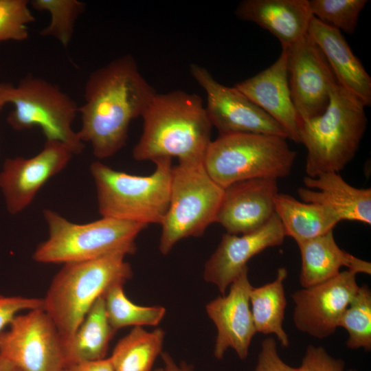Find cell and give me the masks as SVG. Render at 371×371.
<instances>
[{"label": "cell", "mask_w": 371, "mask_h": 371, "mask_svg": "<svg viewBox=\"0 0 371 371\" xmlns=\"http://www.w3.org/2000/svg\"><path fill=\"white\" fill-rule=\"evenodd\" d=\"M161 358L164 363L163 371H193L191 366L185 363L178 365L167 352H162Z\"/></svg>", "instance_id": "obj_36"}, {"label": "cell", "mask_w": 371, "mask_h": 371, "mask_svg": "<svg viewBox=\"0 0 371 371\" xmlns=\"http://www.w3.org/2000/svg\"><path fill=\"white\" fill-rule=\"evenodd\" d=\"M274 212L285 236L294 239L297 244L333 231L341 221L323 205L306 203L279 192L274 199Z\"/></svg>", "instance_id": "obj_23"}, {"label": "cell", "mask_w": 371, "mask_h": 371, "mask_svg": "<svg viewBox=\"0 0 371 371\" xmlns=\"http://www.w3.org/2000/svg\"><path fill=\"white\" fill-rule=\"evenodd\" d=\"M156 93L130 54L96 69L86 81L85 102L78 106L79 138L91 144L98 159L112 157L125 146L131 122L143 115Z\"/></svg>", "instance_id": "obj_1"}, {"label": "cell", "mask_w": 371, "mask_h": 371, "mask_svg": "<svg viewBox=\"0 0 371 371\" xmlns=\"http://www.w3.org/2000/svg\"><path fill=\"white\" fill-rule=\"evenodd\" d=\"M254 371H296L284 363L278 353L277 344L273 337H267L261 344Z\"/></svg>", "instance_id": "obj_34"}, {"label": "cell", "mask_w": 371, "mask_h": 371, "mask_svg": "<svg viewBox=\"0 0 371 371\" xmlns=\"http://www.w3.org/2000/svg\"><path fill=\"white\" fill-rule=\"evenodd\" d=\"M73 154L63 144L46 140L36 155L7 159L0 172V188L12 214L27 207L40 189L64 170Z\"/></svg>", "instance_id": "obj_14"}, {"label": "cell", "mask_w": 371, "mask_h": 371, "mask_svg": "<svg viewBox=\"0 0 371 371\" xmlns=\"http://www.w3.org/2000/svg\"><path fill=\"white\" fill-rule=\"evenodd\" d=\"M304 187L297 192L302 201L330 208L340 221L371 224V189L357 188L337 172H324L315 177H304Z\"/></svg>", "instance_id": "obj_21"}, {"label": "cell", "mask_w": 371, "mask_h": 371, "mask_svg": "<svg viewBox=\"0 0 371 371\" xmlns=\"http://www.w3.org/2000/svg\"><path fill=\"white\" fill-rule=\"evenodd\" d=\"M142 117L143 131L133 149L135 160L203 161L212 125L199 95L180 90L157 93Z\"/></svg>", "instance_id": "obj_2"}, {"label": "cell", "mask_w": 371, "mask_h": 371, "mask_svg": "<svg viewBox=\"0 0 371 371\" xmlns=\"http://www.w3.org/2000/svg\"><path fill=\"white\" fill-rule=\"evenodd\" d=\"M296 155L284 137L235 133L219 135L212 141L203 165L210 177L224 189L248 179L286 177Z\"/></svg>", "instance_id": "obj_7"}, {"label": "cell", "mask_w": 371, "mask_h": 371, "mask_svg": "<svg viewBox=\"0 0 371 371\" xmlns=\"http://www.w3.org/2000/svg\"><path fill=\"white\" fill-rule=\"evenodd\" d=\"M251 288L247 267L230 284L227 295L218 296L206 305L207 314L217 329L214 349L216 359H222L229 348L240 359L248 356L256 333L249 302Z\"/></svg>", "instance_id": "obj_15"}, {"label": "cell", "mask_w": 371, "mask_h": 371, "mask_svg": "<svg viewBox=\"0 0 371 371\" xmlns=\"http://www.w3.org/2000/svg\"><path fill=\"white\" fill-rule=\"evenodd\" d=\"M43 218L49 236L36 247L32 258L38 262L66 264L95 259L112 253L136 251L135 240L147 225L103 217L86 223L68 221L45 209Z\"/></svg>", "instance_id": "obj_6"}, {"label": "cell", "mask_w": 371, "mask_h": 371, "mask_svg": "<svg viewBox=\"0 0 371 371\" xmlns=\"http://www.w3.org/2000/svg\"><path fill=\"white\" fill-rule=\"evenodd\" d=\"M338 326L343 327L348 333V348L371 350V291L366 284L359 287Z\"/></svg>", "instance_id": "obj_28"}, {"label": "cell", "mask_w": 371, "mask_h": 371, "mask_svg": "<svg viewBox=\"0 0 371 371\" xmlns=\"http://www.w3.org/2000/svg\"><path fill=\"white\" fill-rule=\"evenodd\" d=\"M0 371H23L8 359L0 355Z\"/></svg>", "instance_id": "obj_37"}, {"label": "cell", "mask_w": 371, "mask_h": 371, "mask_svg": "<svg viewBox=\"0 0 371 371\" xmlns=\"http://www.w3.org/2000/svg\"><path fill=\"white\" fill-rule=\"evenodd\" d=\"M43 307V298L0 295V333L10 325L18 313Z\"/></svg>", "instance_id": "obj_33"}, {"label": "cell", "mask_w": 371, "mask_h": 371, "mask_svg": "<svg viewBox=\"0 0 371 371\" xmlns=\"http://www.w3.org/2000/svg\"><path fill=\"white\" fill-rule=\"evenodd\" d=\"M301 255L300 282L303 288L327 281L340 273L342 267L348 270L371 274V263L341 249L333 231L297 243Z\"/></svg>", "instance_id": "obj_22"}, {"label": "cell", "mask_w": 371, "mask_h": 371, "mask_svg": "<svg viewBox=\"0 0 371 371\" xmlns=\"http://www.w3.org/2000/svg\"><path fill=\"white\" fill-rule=\"evenodd\" d=\"M128 254L112 253L95 259L69 262L54 276L43 299V309L55 324L64 345L93 304L108 289L133 276Z\"/></svg>", "instance_id": "obj_3"}, {"label": "cell", "mask_w": 371, "mask_h": 371, "mask_svg": "<svg viewBox=\"0 0 371 371\" xmlns=\"http://www.w3.org/2000/svg\"><path fill=\"white\" fill-rule=\"evenodd\" d=\"M276 120L288 138L300 144L301 120L294 107L288 81L287 49L269 67L234 85Z\"/></svg>", "instance_id": "obj_18"}, {"label": "cell", "mask_w": 371, "mask_h": 371, "mask_svg": "<svg viewBox=\"0 0 371 371\" xmlns=\"http://www.w3.org/2000/svg\"><path fill=\"white\" fill-rule=\"evenodd\" d=\"M223 190L208 175L203 161H179L172 167L169 206L161 223L162 254L185 238L203 235L216 222Z\"/></svg>", "instance_id": "obj_8"}, {"label": "cell", "mask_w": 371, "mask_h": 371, "mask_svg": "<svg viewBox=\"0 0 371 371\" xmlns=\"http://www.w3.org/2000/svg\"><path fill=\"white\" fill-rule=\"evenodd\" d=\"M0 94L14 109L7 117L16 131L41 128L46 140L58 142L73 155L82 153L85 144L72 128L78 113L76 102L57 85L46 80L26 77L16 85L0 83Z\"/></svg>", "instance_id": "obj_9"}, {"label": "cell", "mask_w": 371, "mask_h": 371, "mask_svg": "<svg viewBox=\"0 0 371 371\" xmlns=\"http://www.w3.org/2000/svg\"><path fill=\"white\" fill-rule=\"evenodd\" d=\"M0 355L23 371L66 369L63 339L43 308L14 318L0 333Z\"/></svg>", "instance_id": "obj_10"}, {"label": "cell", "mask_w": 371, "mask_h": 371, "mask_svg": "<svg viewBox=\"0 0 371 371\" xmlns=\"http://www.w3.org/2000/svg\"><path fill=\"white\" fill-rule=\"evenodd\" d=\"M345 362L330 356L322 346L309 345L296 371H344Z\"/></svg>", "instance_id": "obj_32"}, {"label": "cell", "mask_w": 371, "mask_h": 371, "mask_svg": "<svg viewBox=\"0 0 371 371\" xmlns=\"http://www.w3.org/2000/svg\"><path fill=\"white\" fill-rule=\"evenodd\" d=\"M27 0H0V43L28 38L27 24L35 21Z\"/></svg>", "instance_id": "obj_31"}, {"label": "cell", "mask_w": 371, "mask_h": 371, "mask_svg": "<svg viewBox=\"0 0 371 371\" xmlns=\"http://www.w3.org/2000/svg\"><path fill=\"white\" fill-rule=\"evenodd\" d=\"M154 163L155 170L146 176L118 171L98 161L91 163L100 215L147 226L161 225L169 206L173 166L170 158Z\"/></svg>", "instance_id": "obj_5"}, {"label": "cell", "mask_w": 371, "mask_h": 371, "mask_svg": "<svg viewBox=\"0 0 371 371\" xmlns=\"http://www.w3.org/2000/svg\"><path fill=\"white\" fill-rule=\"evenodd\" d=\"M286 49L291 96L302 123L324 113L337 82L322 50L308 34Z\"/></svg>", "instance_id": "obj_12"}, {"label": "cell", "mask_w": 371, "mask_h": 371, "mask_svg": "<svg viewBox=\"0 0 371 371\" xmlns=\"http://www.w3.org/2000/svg\"><path fill=\"white\" fill-rule=\"evenodd\" d=\"M356 276L345 270L327 281L294 292L295 327L318 339L333 334L359 287Z\"/></svg>", "instance_id": "obj_13"}, {"label": "cell", "mask_w": 371, "mask_h": 371, "mask_svg": "<svg viewBox=\"0 0 371 371\" xmlns=\"http://www.w3.org/2000/svg\"><path fill=\"white\" fill-rule=\"evenodd\" d=\"M164 331H147L135 326L115 345L110 357L114 371H152L156 358L161 352Z\"/></svg>", "instance_id": "obj_26"}, {"label": "cell", "mask_w": 371, "mask_h": 371, "mask_svg": "<svg viewBox=\"0 0 371 371\" xmlns=\"http://www.w3.org/2000/svg\"><path fill=\"white\" fill-rule=\"evenodd\" d=\"M61 371H69V370L68 369H64V370H63Z\"/></svg>", "instance_id": "obj_41"}, {"label": "cell", "mask_w": 371, "mask_h": 371, "mask_svg": "<svg viewBox=\"0 0 371 371\" xmlns=\"http://www.w3.org/2000/svg\"><path fill=\"white\" fill-rule=\"evenodd\" d=\"M286 237L274 214L261 227L249 233L225 234L216 249L205 265L203 278L225 295L233 281L247 267L248 261L269 247L281 245Z\"/></svg>", "instance_id": "obj_16"}, {"label": "cell", "mask_w": 371, "mask_h": 371, "mask_svg": "<svg viewBox=\"0 0 371 371\" xmlns=\"http://www.w3.org/2000/svg\"><path fill=\"white\" fill-rule=\"evenodd\" d=\"M368 0H308L311 12L320 21L348 34L358 25Z\"/></svg>", "instance_id": "obj_30"}, {"label": "cell", "mask_w": 371, "mask_h": 371, "mask_svg": "<svg viewBox=\"0 0 371 371\" xmlns=\"http://www.w3.org/2000/svg\"><path fill=\"white\" fill-rule=\"evenodd\" d=\"M38 11L50 15L49 25L40 32L42 36H52L66 47L73 36L79 16L85 10V3L78 0H32L30 3Z\"/></svg>", "instance_id": "obj_29"}, {"label": "cell", "mask_w": 371, "mask_h": 371, "mask_svg": "<svg viewBox=\"0 0 371 371\" xmlns=\"http://www.w3.org/2000/svg\"><path fill=\"white\" fill-rule=\"evenodd\" d=\"M307 34L319 46L337 83L366 107L371 105V78L341 32L313 17Z\"/></svg>", "instance_id": "obj_20"}, {"label": "cell", "mask_w": 371, "mask_h": 371, "mask_svg": "<svg viewBox=\"0 0 371 371\" xmlns=\"http://www.w3.org/2000/svg\"><path fill=\"white\" fill-rule=\"evenodd\" d=\"M153 371H162V368L155 369V370H154Z\"/></svg>", "instance_id": "obj_39"}, {"label": "cell", "mask_w": 371, "mask_h": 371, "mask_svg": "<svg viewBox=\"0 0 371 371\" xmlns=\"http://www.w3.org/2000/svg\"><path fill=\"white\" fill-rule=\"evenodd\" d=\"M348 371H357V370L354 369H350V370H348Z\"/></svg>", "instance_id": "obj_40"}, {"label": "cell", "mask_w": 371, "mask_h": 371, "mask_svg": "<svg viewBox=\"0 0 371 371\" xmlns=\"http://www.w3.org/2000/svg\"><path fill=\"white\" fill-rule=\"evenodd\" d=\"M66 369L69 371H114L110 357L78 363Z\"/></svg>", "instance_id": "obj_35"}, {"label": "cell", "mask_w": 371, "mask_h": 371, "mask_svg": "<svg viewBox=\"0 0 371 371\" xmlns=\"http://www.w3.org/2000/svg\"><path fill=\"white\" fill-rule=\"evenodd\" d=\"M7 104V101L5 98L0 94V110L4 106V105Z\"/></svg>", "instance_id": "obj_38"}, {"label": "cell", "mask_w": 371, "mask_h": 371, "mask_svg": "<svg viewBox=\"0 0 371 371\" xmlns=\"http://www.w3.org/2000/svg\"><path fill=\"white\" fill-rule=\"evenodd\" d=\"M287 277L284 267L278 269L276 279L259 287L251 288L250 307L256 332L275 335L282 346L288 347L289 339L282 324L286 307L284 282Z\"/></svg>", "instance_id": "obj_25"}, {"label": "cell", "mask_w": 371, "mask_h": 371, "mask_svg": "<svg viewBox=\"0 0 371 371\" xmlns=\"http://www.w3.org/2000/svg\"><path fill=\"white\" fill-rule=\"evenodd\" d=\"M235 14L267 30L286 49L307 34L313 16L308 0H245Z\"/></svg>", "instance_id": "obj_19"}, {"label": "cell", "mask_w": 371, "mask_h": 371, "mask_svg": "<svg viewBox=\"0 0 371 371\" xmlns=\"http://www.w3.org/2000/svg\"><path fill=\"white\" fill-rule=\"evenodd\" d=\"M278 180L252 179L234 183L223 190L216 222L227 234H244L266 224L274 212Z\"/></svg>", "instance_id": "obj_17"}, {"label": "cell", "mask_w": 371, "mask_h": 371, "mask_svg": "<svg viewBox=\"0 0 371 371\" xmlns=\"http://www.w3.org/2000/svg\"><path fill=\"white\" fill-rule=\"evenodd\" d=\"M190 73L206 93L205 106L209 120L219 135L255 133L288 138L283 128L234 86L216 81L205 67L192 64Z\"/></svg>", "instance_id": "obj_11"}, {"label": "cell", "mask_w": 371, "mask_h": 371, "mask_svg": "<svg viewBox=\"0 0 371 371\" xmlns=\"http://www.w3.org/2000/svg\"><path fill=\"white\" fill-rule=\"evenodd\" d=\"M365 107L336 83L324 113L301 123L300 144L306 149V176L339 173L352 160L367 126Z\"/></svg>", "instance_id": "obj_4"}, {"label": "cell", "mask_w": 371, "mask_h": 371, "mask_svg": "<svg viewBox=\"0 0 371 371\" xmlns=\"http://www.w3.org/2000/svg\"><path fill=\"white\" fill-rule=\"evenodd\" d=\"M123 286L124 284H115L104 295L106 315L112 328L116 332L130 326L158 325L166 315L165 308L133 303L126 297Z\"/></svg>", "instance_id": "obj_27"}, {"label": "cell", "mask_w": 371, "mask_h": 371, "mask_svg": "<svg viewBox=\"0 0 371 371\" xmlns=\"http://www.w3.org/2000/svg\"><path fill=\"white\" fill-rule=\"evenodd\" d=\"M115 333L108 320L104 296L100 297L64 345L66 368L78 363L106 358Z\"/></svg>", "instance_id": "obj_24"}]
</instances>
